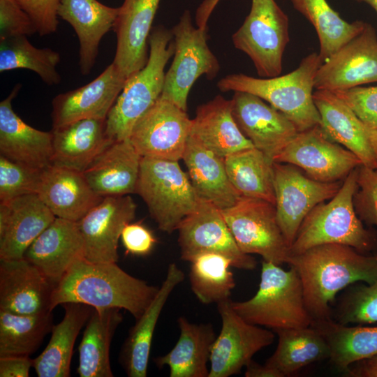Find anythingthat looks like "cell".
<instances>
[{"label": "cell", "mask_w": 377, "mask_h": 377, "mask_svg": "<svg viewBox=\"0 0 377 377\" xmlns=\"http://www.w3.org/2000/svg\"><path fill=\"white\" fill-rule=\"evenodd\" d=\"M288 265L300 278L307 310L313 320L332 319L338 293L357 282L377 280V253H362L340 244H325L290 256Z\"/></svg>", "instance_id": "1"}, {"label": "cell", "mask_w": 377, "mask_h": 377, "mask_svg": "<svg viewBox=\"0 0 377 377\" xmlns=\"http://www.w3.org/2000/svg\"><path fill=\"white\" fill-rule=\"evenodd\" d=\"M158 288L130 275L117 263H93L82 258L73 263L55 286L50 310L59 304L75 302L94 309H123L137 320Z\"/></svg>", "instance_id": "2"}, {"label": "cell", "mask_w": 377, "mask_h": 377, "mask_svg": "<svg viewBox=\"0 0 377 377\" xmlns=\"http://www.w3.org/2000/svg\"><path fill=\"white\" fill-rule=\"evenodd\" d=\"M357 168L346 176L328 202L319 203L306 215L290 246V256L325 244L348 245L366 254L377 250L376 232L364 228L354 207Z\"/></svg>", "instance_id": "3"}, {"label": "cell", "mask_w": 377, "mask_h": 377, "mask_svg": "<svg viewBox=\"0 0 377 377\" xmlns=\"http://www.w3.org/2000/svg\"><path fill=\"white\" fill-rule=\"evenodd\" d=\"M322 64L319 54L313 52L304 57L296 69L284 75L258 78L230 74L221 79L217 87L223 92L244 91L258 96L287 116L300 132L320 124L313 89L315 75Z\"/></svg>", "instance_id": "4"}, {"label": "cell", "mask_w": 377, "mask_h": 377, "mask_svg": "<svg viewBox=\"0 0 377 377\" xmlns=\"http://www.w3.org/2000/svg\"><path fill=\"white\" fill-rule=\"evenodd\" d=\"M148 44L146 65L126 80L106 117L105 134L111 142L129 138L135 123L162 94L165 67L175 52L172 31L163 26L154 27Z\"/></svg>", "instance_id": "5"}, {"label": "cell", "mask_w": 377, "mask_h": 377, "mask_svg": "<svg viewBox=\"0 0 377 377\" xmlns=\"http://www.w3.org/2000/svg\"><path fill=\"white\" fill-rule=\"evenodd\" d=\"M263 260L260 281L249 300L232 302L233 309L246 322L271 329L311 326L313 319L306 309L302 284L296 269Z\"/></svg>", "instance_id": "6"}, {"label": "cell", "mask_w": 377, "mask_h": 377, "mask_svg": "<svg viewBox=\"0 0 377 377\" xmlns=\"http://www.w3.org/2000/svg\"><path fill=\"white\" fill-rule=\"evenodd\" d=\"M135 193L158 228L167 233L198 208L200 198L178 161L142 157Z\"/></svg>", "instance_id": "7"}, {"label": "cell", "mask_w": 377, "mask_h": 377, "mask_svg": "<svg viewBox=\"0 0 377 377\" xmlns=\"http://www.w3.org/2000/svg\"><path fill=\"white\" fill-rule=\"evenodd\" d=\"M288 28V17L275 0H251L250 12L232 40L251 59L259 76L273 77L282 71Z\"/></svg>", "instance_id": "8"}, {"label": "cell", "mask_w": 377, "mask_h": 377, "mask_svg": "<svg viewBox=\"0 0 377 377\" xmlns=\"http://www.w3.org/2000/svg\"><path fill=\"white\" fill-rule=\"evenodd\" d=\"M171 31L174 57L165 72L161 96L186 111L188 96L193 84L202 75L209 80L214 78L220 65L207 45L206 29L193 26L188 10L183 13Z\"/></svg>", "instance_id": "9"}, {"label": "cell", "mask_w": 377, "mask_h": 377, "mask_svg": "<svg viewBox=\"0 0 377 377\" xmlns=\"http://www.w3.org/2000/svg\"><path fill=\"white\" fill-rule=\"evenodd\" d=\"M221 212L243 253L258 254L278 265L288 264L290 247L279 225L275 205L242 196Z\"/></svg>", "instance_id": "10"}, {"label": "cell", "mask_w": 377, "mask_h": 377, "mask_svg": "<svg viewBox=\"0 0 377 377\" xmlns=\"http://www.w3.org/2000/svg\"><path fill=\"white\" fill-rule=\"evenodd\" d=\"M272 170L277 220L290 247L306 215L319 203L332 198L343 182L313 179L290 163L274 162Z\"/></svg>", "instance_id": "11"}, {"label": "cell", "mask_w": 377, "mask_h": 377, "mask_svg": "<svg viewBox=\"0 0 377 377\" xmlns=\"http://www.w3.org/2000/svg\"><path fill=\"white\" fill-rule=\"evenodd\" d=\"M181 259L191 262L203 253H216L228 258L232 267L253 270L256 260L239 248L221 212L213 204L200 199L198 208L177 227Z\"/></svg>", "instance_id": "12"}, {"label": "cell", "mask_w": 377, "mask_h": 377, "mask_svg": "<svg viewBox=\"0 0 377 377\" xmlns=\"http://www.w3.org/2000/svg\"><path fill=\"white\" fill-rule=\"evenodd\" d=\"M217 309L221 328L211 348L208 377H229L239 374L255 354L271 345L275 334L244 320L230 299L218 303Z\"/></svg>", "instance_id": "13"}, {"label": "cell", "mask_w": 377, "mask_h": 377, "mask_svg": "<svg viewBox=\"0 0 377 377\" xmlns=\"http://www.w3.org/2000/svg\"><path fill=\"white\" fill-rule=\"evenodd\" d=\"M274 162L294 165L313 179L324 182L343 180L362 165L352 151L330 139L320 125L298 132Z\"/></svg>", "instance_id": "14"}, {"label": "cell", "mask_w": 377, "mask_h": 377, "mask_svg": "<svg viewBox=\"0 0 377 377\" xmlns=\"http://www.w3.org/2000/svg\"><path fill=\"white\" fill-rule=\"evenodd\" d=\"M192 125L186 111L160 96L134 125L129 139L142 157L182 158Z\"/></svg>", "instance_id": "15"}, {"label": "cell", "mask_w": 377, "mask_h": 377, "mask_svg": "<svg viewBox=\"0 0 377 377\" xmlns=\"http://www.w3.org/2000/svg\"><path fill=\"white\" fill-rule=\"evenodd\" d=\"M377 82V35L363 30L325 61L314 78L316 90L337 91Z\"/></svg>", "instance_id": "16"}, {"label": "cell", "mask_w": 377, "mask_h": 377, "mask_svg": "<svg viewBox=\"0 0 377 377\" xmlns=\"http://www.w3.org/2000/svg\"><path fill=\"white\" fill-rule=\"evenodd\" d=\"M231 100L239 128L273 163L299 132L296 126L283 112L252 94L235 91Z\"/></svg>", "instance_id": "17"}, {"label": "cell", "mask_w": 377, "mask_h": 377, "mask_svg": "<svg viewBox=\"0 0 377 377\" xmlns=\"http://www.w3.org/2000/svg\"><path fill=\"white\" fill-rule=\"evenodd\" d=\"M135 210L129 195L103 198L77 222L84 242V258L93 263H117L122 230L134 219Z\"/></svg>", "instance_id": "18"}, {"label": "cell", "mask_w": 377, "mask_h": 377, "mask_svg": "<svg viewBox=\"0 0 377 377\" xmlns=\"http://www.w3.org/2000/svg\"><path fill=\"white\" fill-rule=\"evenodd\" d=\"M127 78L110 64L97 77L52 100V128L84 119H106Z\"/></svg>", "instance_id": "19"}, {"label": "cell", "mask_w": 377, "mask_h": 377, "mask_svg": "<svg viewBox=\"0 0 377 377\" xmlns=\"http://www.w3.org/2000/svg\"><path fill=\"white\" fill-rule=\"evenodd\" d=\"M161 0H124L113 27L117 48L113 64L128 78L147 64L148 40Z\"/></svg>", "instance_id": "20"}, {"label": "cell", "mask_w": 377, "mask_h": 377, "mask_svg": "<svg viewBox=\"0 0 377 377\" xmlns=\"http://www.w3.org/2000/svg\"><path fill=\"white\" fill-rule=\"evenodd\" d=\"M55 218L37 193L0 202V260L24 258Z\"/></svg>", "instance_id": "21"}, {"label": "cell", "mask_w": 377, "mask_h": 377, "mask_svg": "<svg viewBox=\"0 0 377 377\" xmlns=\"http://www.w3.org/2000/svg\"><path fill=\"white\" fill-rule=\"evenodd\" d=\"M54 287L24 258L0 260V310L23 315L52 311Z\"/></svg>", "instance_id": "22"}, {"label": "cell", "mask_w": 377, "mask_h": 377, "mask_svg": "<svg viewBox=\"0 0 377 377\" xmlns=\"http://www.w3.org/2000/svg\"><path fill=\"white\" fill-rule=\"evenodd\" d=\"M20 88L17 84L0 103V155L43 170L52 165V133L33 128L14 112L12 101Z\"/></svg>", "instance_id": "23"}, {"label": "cell", "mask_w": 377, "mask_h": 377, "mask_svg": "<svg viewBox=\"0 0 377 377\" xmlns=\"http://www.w3.org/2000/svg\"><path fill=\"white\" fill-rule=\"evenodd\" d=\"M24 258L56 286L73 263L84 258L77 223L56 217L29 246Z\"/></svg>", "instance_id": "24"}, {"label": "cell", "mask_w": 377, "mask_h": 377, "mask_svg": "<svg viewBox=\"0 0 377 377\" xmlns=\"http://www.w3.org/2000/svg\"><path fill=\"white\" fill-rule=\"evenodd\" d=\"M314 104L320 117V127L333 141L356 155L363 165L377 167V153L368 133V127L350 108L334 92L316 90Z\"/></svg>", "instance_id": "25"}, {"label": "cell", "mask_w": 377, "mask_h": 377, "mask_svg": "<svg viewBox=\"0 0 377 377\" xmlns=\"http://www.w3.org/2000/svg\"><path fill=\"white\" fill-rule=\"evenodd\" d=\"M142 156L129 138L108 145L83 172L102 198L135 193Z\"/></svg>", "instance_id": "26"}, {"label": "cell", "mask_w": 377, "mask_h": 377, "mask_svg": "<svg viewBox=\"0 0 377 377\" xmlns=\"http://www.w3.org/2000/svg\"><path fill=\"white\" fill-rule=\"evenodd\" d=\"M37 194L56 217L74 222L103 199L92 190L83 172L54 165L43 170Z\"/></svg>", "instance_id": "27"}, {"label": "cell", "mask_w": 377, "mask_h": 377, "mask_svg": "<svg viewBox=\"0 0 377 377\" xmlns=\"http://www.w3.org/2000/svg\"><path fill=\"white\" fill-rule=\"evenodd\" d=\"M184 273L175 263L169 265L166 276L142 315L130 329L120 350L119 360L129 377H145L155 327L170 295L184 279Z\"/></svg>", "instance_id": "28"}, {"label": "cell", "mask_w": 377, "mask_h": 377, "mask_svg": "<svg viewBox=\"0 0 377 377\" xmlns=\"http://www.w3.org/2000/svg\"><path fill=\"white\" fill-rule=\"evenodd\" d=\"M119 8L97 0H60L58 16L69 23L79 43V66L82 75L92 70L102 38L113 29Z\"/></svg>", "instance_id": "29"}, {"label": "cell", "mask_w": 377, "mask_h": 377, "mask_svg": "<svg viewBox=\"0 0 377 377\" xmlns=\"http://www.w3.org/2000/svg\"><path fill=\"white\" fill-rule=\"evenodd\" d=\"M106 119H84L52 128V165L83 172L110 142Z\"/></svg>", "instance_id": "30"}, {"label": "cell", "mask_w": 377, "mask_h": 377, "mask_svg": "<svg viewBox=\"0 0 377 377\" xmlns=\"http://www.w3.org/2000/svg\"><path fill=\"white\" fill-rule=\"evenodd\" d=\"M182 159L200 199L222 210L234 205L242 197L229 180L224 158L207 149L191 135Z\"/></svg>", "instance_id": "31"}, {"label": "cell", "mask_w": 377, "mask_h": 377, "mask_svg": "<svg viewBox=\"0 0 377 377\" xmlns=\"http://www.w3.org/2000/svg\"><path fill=\"white\" fill-rule=\"evenodd\" d=\"M190 135L223 158L254 147L235 122L232 100L220 95L198 107Z\"/></svg>", "instance_id": "32"}, {"label": "cell", "mask_w": 377, "mask_h": 377, "mask_svg": "<svg viewBox=\"0 0 377 377\" xmlns=\"http://www.w3.org/2000/svg\"><path fill=\"white\" fill-rule=\"evenodd\" d=\"M180 334L178 341L167 354L154 361L161 369L169 368L170 377H208L210 351L216 339L210 323L195 324L185 317L177 319Z\"/></svg>", "instance_id": "33"}, {"label": "cell", "mask_w": 377, "mask_h": 377, "mask_svg": "<svg viewBox=\"0 0 377 377\" xmlns=\"http://www.w3.org/2000/svg\"><path fill=\"white\" fill-rule=\"evenodd\" d=\"M64 316L53 325L50 341L43 351L33 359V368L38 377H69L75 340L87 324L94 308L84 304H62Z\"/></svg>", "instance_id": "34"}, {"label": "cell", "mask_w": 377, "mask_h": 377, "mask_svg": "<svg viewBox=\"0 0 377 377\" xmlns=\"http://www.w3.org/2000/svg\"><path fill=\"white\" fill-rule=\"evenodd\" d=\"M120 309H94L78 346L77 373L80 377H112L110 348L117 327L122 322Z\"/></svg>", "instance_id": "35"}, {"label": "cell", "mask_w": 377, "mask_h": 377, "mask_svg": "<svg viewBox=\"0 0 377 377\" xmlns=\"http://www.w3.org/2000/svg\"><path fill=\"white\" fill-rule=\"evenodd\" d=\"M278 344L265 364L284 377L306 366L330 359V346L320 332L312 326L275 330Z\"/></svg>", "instance_id": "36"}, {"label": "cell", "mask_w": 377, "mask_h": 377, "mask_svg": "<svg viewBox=\"0 0 377 377\" xmlns=\"http://www.w3.org/2000/svg\"><path fill=\"white\" fill-rule=\"evenodd\" d=\"M330 348V362L345 372L355 362L377 354V326L342 325L333 319L313 320Z\"/></svg>", "instance_id": "37"}, {"label": "cell", "mask_w": 377, "mask_h": 377, "mask_svg": "<svg viewBox=\"0 0 377 377\" xmlns=\"http://www.w3.org/2000/svg\"><path fill=\"white\" fill-rule=\"evenodd\" d=\"M229 180L244 197L259 198L275 205L272 164L265 155L251 147L224 158Z\"/></svg>", "instance_id": "38"}, {"label": "cell", "mask_w": 377, "mask_h": 377, "mask_svg": "<svg viewBox=\"0 0 377 377\" xmlns=\"http://www.w3.org/2000/svg\"><path fill=\"white\" fill-rule=\"evenodd\" d=\"M295 10L314 27L320 42L323 63L349 40L358 35L366 22L352 23L343 20L326 0H290Z\"/></svg>", "instance_id": "39"}, {"label": "cell", "mask_w": 377, "mask_h": 377, "mask_svg": "<svg viewBox=\"0 0 377 377\" xmlns=\"http://www.w3.org/2000/svg\"><path fill=\"white\" fill-rule=\"evenodd\" d=\"M53 325L52 311L23 315L0 310V357L30 356Z\"/></svg>", "instance_id": "40"}, {"label": "cell", "mask_w": 377, "mask_h": 377, "mask_svg": "<svg viewBox=\"0 0 377 377\" xmlns=\"http://www.w3.org/2000/svg\"><path fill=\"white\" fill-rule=\"evenodd\" d=\"M190 263L191 288L201 303L218 304L230 299L235 281L228 258L216 253H203Z\"/></svg>", "instance_id": "41"}, {"label": "cell", "mask_w": 377, "mask_h": 377, "mask_svg": "<svg viewBox=\"0 0 377 377\" xmlns=\"http://www.w3.org/2000/svg\"><path fill=\"white\" fill-rule=\"evenodd\" d=\"M60 54L50 48L34 46L26 36L0 40V72L24 68L35 72L47 84L60 83L57 66Z\"/></svg>", "instance_id": "42"}, {"label": "cell", "mask_w": 377, "mask_h": 377, "mask_svg": "<svg viewBox=\"0 0 377 377\" xmlns=\"http://www.w3.org/2000/svg\"><path fill=\"white\" fill-rule=\"evenodd\" d=\"M346 289L332 309V319L346 325L377 323V280L357 282Z\"/></svg>", "instance_id": "43"}, {"label": "cell", "mask_w": 377, "mask_h": 377, "mask_svg": "<svg viewBox=\"0 0 377 377\" xmlns=\"http://www.w3.org/2000/svg\"><path fill=\"white\" fill-rule=\"evenodd\" d=\"M42 172L0 155V202L37 193Z\"/></svg>", "instance_id": "44"}, {"label": "cell", "mask_w": 377, "mask_h": 377, "mask_svg": "<svg viewBox=\"0 0 377 377\" xmlns=\"http://www.w3.org/2000/svg\"><path fill=\"white\" fill-rule=\"evenodd\" d=\"M353 204L362 222L377 226V167L357 168V188L353 196Z\"/></svg>", "instance_id": "45"}, {"label": "cell", "mask_w": 377, "mask_h": 377, "mask_svg": "<svg viewBox=\"0 0 377 377\" xmlns=\"http://www.w3.org/2000/svg\"><path fill=\"white\" fill-rule=\"evenodd\" d=\"M370 129L377 130V86L334 91Z\"/></svg>", "instance_id": "46"}, {"label": "cell", "mask_w": 377, "mask_h": 377, "mask_svg": "<svg viewBox=\"0 0 377 377\" xmlns=\"http://www.w3.org/2000/svg\"><path fill=\"white\" fill-rule=\"evenodd\" d=\"M36 32L31 17L16 0H0V40Z\"/></svg>", "instance_id": "47"}, {"label": "cell", "mask_w": 377, "mask_h": 377, "mask_svg": "<svg viewBox=\"0 0 377 377\" xmlns=\"http://www.w3.org/2000/svg\"><path fill=\"white\" fill-rule=\"evenodd\" d=\"M29 15L41 36L57 31L60 0H16Z\"/></svg>", "instance_id": "48"}, {"label": "cell", "mask_w": 377, "mask_h": 377, "mask_svg": "<svg viewBox=\"0 0 377 377\" xmlns=\"http://www.w3.org/2000/svg\"><path fill=\"white\" fill-rule=\"evenodd\" d=\"M121 242L126 253L146 256L152 250L156 239L152 232L140 223H129L123 229Z\"/></svg>", "instance_id": "49"}, {"label": "cell", "mask_w": 377, "mask_h": 377, "mask_svg": "<svg viewBox=\"0 0 377 377\" xmlns=\"http://www.w3.org/2000/svg\"><path fill=\"white\" fill-rule=\"evenodd\" d=\"M33 367V359L29 356L0 357L1 377H28Z\"/></svg>", "instance_id": "50"}, {"label": "cell", "mask_w": 377, "mask_h": 377, "mask_svg": "<svg viewBox=\"0 0 377 377\" xmlns=\"http://www.w3.org/2000/svg\"><path fill=\"white\" fill-rule=\"evenodd\" d=\"M344 373L350 377H377V354L354 362Z\"/></svg>", "instance_id": "51"}, {"label": "cell", "mask_w": 377, "mask_h": 377, "mask_svg": "<svg viewBox=\"0 0 377 377\" xmlns=\"http://www.w3.org/2000/svg\"><path fill=\"white\" fill-rule=\"evenodd\" d=\"M246 377H284L283 375L266 364L261 365L253 360L246 365Z\"/></svg>", "instance_id": "52"}, {"label": "cell", "mask_w": 377, "mask_h": 377, "mask_svg": "<svg viewBox=\"0 0 377 377\" xmlns=\"http://www.w3.org/2000/svg\"><path fill=\"white\" fill-rule=\"evenodd\" d=\"M220 0H205L200 6L197 12V18L200 21L207 22L212 10Z\"/></svg>", "instance_id": "53"}, {"label": "cell", "mask_w": 377, "mask_h": 377, "mask_svg": "<svg viewBox=\"0 0 377 377\" xmlns=\"http://www.w3.org/2000/svg\"><path fill=\"white\" fill-rule=\"evenodd\" d=\"M368 133L371 142L377 153V130L370 129L368 128Z\"/></svg>", "instance_id": "54"}, {"label": "cell", "mask_w": 377, "mask_h": 377, "mask_svg": "<svg viewBox=\"0 0 377 377\" xmlns=\"http://www.w3.org/2000/svg\"><path fill=\"white\" fill-rule=\"evenodd\" d=\"M358 2H364L369 4L377 13V0H353Z\"/></svg>", "instance_id": "55"}]
</instances>
